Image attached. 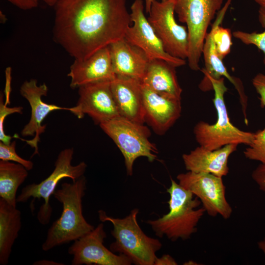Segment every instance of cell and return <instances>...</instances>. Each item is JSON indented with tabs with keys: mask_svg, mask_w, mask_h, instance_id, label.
<instances>
[{
	"mask_svg": "<svg viewBox=\"0 0 265 265\" xmlns=\"http://www.w3.org/2000/svg\"><path fill=\"white\" fill-rule=\"evenodd\" d=\"M175 260L168 254L163 255L160 258H157L154 265H177Z\"/></svg>",
	"mask_w": 265,
	"mask_h": 265,
	"instance_id": "obj_31",
	"label": "cell"
},
{
	"mask_svg": "<svg viewBox=\"0 0 265 265\" xmlns=\"http://www.w3.org/2000/svg\"><path fill=\"white\" fill-rule=\"evenodd\" d=\"M224 0H174V11L179 21L187 26L189 68L200 70L199 62L207 30L212 21L222 7Z\"/></svg>",
	"mask_w": 265,
	"mask_h": 265,
	"instance_id": "obj_6",
	"label": "cell"
},
{
	"mask_svg": "<svg viewBox=\"0 0 265 265\" xmlns=\"http://www.w3.org/2000/svg\"><path fill=\"white\" fill-rule=\"evenodd\" d=\"M22 227L21 212L0 198V264L9 262L12 248Z\"/></svg>",
	"mask_w": 265,
	"mask_h": 265,
	"instance_id": "obj_21",
	"label": "cell"
},
{
	"mask_svg": "<svg viewBox=\"0 0 265 265\" xmlns=\"http://www.w3.org/2000/svg\"><path fill=\"white\" fill-rule=\"evenodd\" d=\"M86 179L83 175L71 183H63L53 195L62 205L60 216L48 230L42 245L44 251L74 241L95 228L82 213V198L85 194Z\"/></svg>",
	"mask_w": 265,
	"mask_h": 265,
	"instance_id": "obj_2",
	"label": "cell"
},
{
	"mask_svg": "<svg viewBox=\"0 0 265 265\" xmlns=\"http://www.w3.org/2000/svg\"><path fill=\"white\" fill-rule=\"evenodd\" d=\"M111 91L120 116L144 124L141 83L134 79L116 76L111 81Z\"/></svg>",
	"mask_w": 265,
	"mask_h": 265,
	"instance_id": "obj_17",
	"label": "cell"
},
{
	"mask_svg": "<svg viewBox=\"0 0 265 265\" xmlns=\"http://www.w3.org/2000/svg\"><path fill=\"white\" fill-rule=\"evenodd\" d=\"M224 80L223 77L218 80L209 77L202 80L199 84L202 91L213 90L214 92L212 101L217 114L216 123L210 124L200 121L193 129L196 141L200 146L210 150L231 144L249 145L254 138V132L241 131L230 121L224 101V94L228 90Z\"/></svg>",
	"mask_w": 265,
	"mask_h": 265,
	"instance_id": "obj_4",
	"label": "cell"
},
{
	"mask_svg": "<svg viewBox=\"0 0 265 265\" xmlns=\"http://www.w3.org/2000/svg\"><path fill=\"white\" fill-rule=\"evenodd\" d=\"M16 142L15 140L8 144L0 141V160L13 161L23 165L28 171L31 170L33 168V163L29 160L22 158L17 154L16 151Z\"/></svg>",
	"mask_w": 265,
	"mask_h": 265,
	"instance_id": "obj_26",
	"label": "cell"
},
{
	"mask_svg": "<svg viewBox=\"0 0 265 265\" xmlns=\"http://www.w3.org/2000/svg\"><path fill=\"white\" fill-rule=\"evenodd\" d=\"M50 6H54L58 0H43Z\"/></svg>",
	"mask_w": 265,
	"mask_h": 265,
	"instance_id": "obj_36",
	"label": "cell"
},
{
	"mask_svg": "<svg viewBox=\"0 0 265 265\" xmlns=\"http://www.w3.org/2000/svg\"><path fill=\"white\" fill-rule=\"evenodd\" d=\"M144 7L142 0H135L132 4L130 15L133 24L127 29L125 39L142 50L149 60L162 59L176 68L185 65V59L173 57L165 51L160 40L144 15Z\"/></svg>",
	"mask_w": 265,
	"mask_h": 265,
	"instance_id": "obj_11",
	"label": "cell"
},
{
	"mask_svg": "<svg viewBox=\"0 0 265 265\" xmlns=\"http://www.w3.org/2000/svg\"><path fill=\"white\" fill-rule=\"evenodd\" d=\"M175 68L162 59L149 60L140 81L156 92L181 99L182 89L179 83Z\"/></svg>",
	"mask_w": 265,
	"mask_h": 265,
	"instance_id": "obj_20",
	"label": "cell"
},
{
	"mask_svg": "<svg viewBox=\"0 0 265 265\" xmlns=\"http://www.w3.org/2000/svg\"><path fill=\"white\" fill-rule=\"evenodd\" d=\"M19 8L26 10L35 8L38 5V0H7Z\"/></svg>",
	"mask_w": 265,
	"mask_h": 265,
	"instance_id": "obj_30",
	"label": "cell"
},
{
	"mask_svg": "<svg viewBox=\"0 0 265 265\" xmlns=\"http://www.w3.org/2000/svg\"><path fill=\"white\" fill-rule=\"evenodd\" d=\"M260 7L265 9V0H254Z\"/></svg>",
	"mask_w": 265,
	"mask_h": 265,
	"instance_id": "obj_37",
	"label": "cell"
},
{
	"mask_svg": "<svg viewBox=\"0 0 265 265\" xmlns=\"http://www.w3.org/2000/svg\"><path fill=\"white\" fill-rule=\"evenodd\" d=\"M106 237L103 223L81 237L69 247L68 253L73 256L72 265H130L131 261L121 254L108 250L104 242Z\"/></svg>",
	"mask_w": 265,
	"mask_h": 265,
	"instance_id": "obj_12",
	"label": "cell"
},
{
	"mask_svg": "<svg viewBox=\"0 0 265 265\" xmlns=\"http://www.w3.org/2000/svg\"><path fill=\"white\" fill-rule=\"evenodd\" d=\"M258 19L263 27L265 28L262 32H248L241 30L234 31L233 35L243 44L256 46L261 51L264 55L263 62L265 64V9L260 7L258 10Z\"/></svg>",
	"mask_w": 265,
	"mask_h": 265,
	"instance_id": "obj_24",
	"label": "cell"
},
{
	"mask_svg": "<svg viewBox=\"0 0 265 265\" xmlns=\"http://www.w3.org/2000/svg\"><path fill=\"white\" fill-rule=\"evenodd\" d=\"M238 145L231 144L219 149L210 150L200 146L182 156L187 171L210 173L222 177L229 172L230 156L236 151Z\"/></svg>",
	"mask_w": 265,
	"mask_h": 265,
	"instance_id": "obj_18",
	"label": "cell"
},
{
	"mask_svg": "<svg viewBox=\"0 0 265 265\" xmlns=\"http://www.w3.org/2000/svg\"><path fill=\"white\" fill-rule=\"evenodd\" d=\"M177 179L181 186L199 198L210 216L219 214L225 219L231 217L233 209L226 198L225 186L222 177L187 171L178 174Z\"/></svg>",
	"mask_w": 265,
	"mask_h": 265,
	"instance_id": "obj_10",
	"label": "cell"
},
{
	"mask_svg": "<svg viewBox=\"0 0 265 265\" xmlns=\"http://www.w3.org/2000/svg\"><path fill=\"white\" fill-rule=\"evenodd\" d=\"M34 265H61L63 264L57 263L53 261L42 260L38 261L33 264Z\"/></svg>",
	"mask_w": 265,
	"mask_h": 265,
	"instance_id": "obj_33",
	"label": "cell"
},
{
	"mask_svg": "<svg viewBox=\"0 0 265 265\" xmlns=\"http://www.w3.org/2000/svg\"><path fill=\"white\" fill-rule=\"evenodd\" d=\"M68 76L71 78L72 88L92 83L112 80L116 76L109 46L97 51L84 60L75 59Z\"/></svg>",
	"mask_w": 265,
	"mask_h": 265,
	"instance_id": "obj_16",
	"label": "cell"
},
{
	"mask_svg": "<svg viewBox=\"0 0 265 265\" xmlns=\"http://www.w3.org/2000/svg\"><path fill=\"white\" fill-rule=\"evenodd\" d=\"M248 146L243 152L245 158L265 164V127L254 132L252 142Z\"/></svg>",
	"mask_w": 265,
	"mask_h": 265,
	"instance_id": "obj_25",
	"label": "cell"
},
{
	"mask_svg": "<svg viewBox=\"0 0 265 265\" xmlns=\"http://www.w3.org/2000/svg\"><path fill=\"white\" fill-rule=\"evenodd\" d=\"M174 13V0H154L147 19L165 51L173 57L186 59L188 53V31L176 22Z\"/></svg>",
	"mask_w": 265,
	"mask_h": 265,
	"instance_id": "obj_9",
	"label": "cell"
},
{
	"mask_svg": "<svg viewBox=\"0 0 265 265\" xmlns=\"http://www.w3.org/2000/svg\"><path fill=\"white\" fill-rule=\"evenodd\" d=\"M48 91V88L45 83L38 85L35 79L26 80L20 87L21 95L28 101L31 107L30 119L24 126L21 133L23 136H34L31 140L24 139L34 149L31 158L39 154L38 143L40 140V134L45 132L46 128V125H43L42 122L47 116L51 112L56 110H68L74 114L76 112L75 106L61 107L43 102L42 97L47 96Z\"/></svg>",
	"mask_w": 265,
	"mask_h": 265,
	"instance_id": "obj_14",
	"label": "cell"
},
{
	"mask_svg": "<svg viewBox=\"0 0 265 265\" xmlns=\"http://www.w3.org/2000/svg\"><path fill=\"white\" fill-rule=\"evenodd\" d=\"M3 99V95L1 93L0 96V140L8 144L11 143L12 137L5 133L3 127L4 121L6 117L10 114L16 113L22 114L23 107L22 106L8 107L7 103L4 104Z\"/></svg>",
	"mask_w": 265,
	"mask_h": 265,
	"instance_id": "obj_27",
	"label": "cell"
},
{
	"mask_svg": "<svg viewBox=\"0 0 265 265\" xmlns=\"http://www.w3.org/2000/svg\"><path fill=\"white\" fill-rule=\"evenodd\" d=\"M258 248L263 252L265 256V237L258 242Z\"/></svg>",
	"mask_w": 265,
	"mask_h": 265,
	"instance_id": "obj_35",
	"label": "cell"
},
{
	"mask_svg": "<svg viewBox=\"0 0 265 265\" xmlns=\"http://www.w3.org/2000/svg\"><path fill=\"white\" fill-rule=\"evenodd\" d=\"M99 126L122 154L128 175H132L133 163L137 158L146 157L150 162L157 159L158 149L150 141L151 131L144 124L119 116Z\"/></svg>",
	"mask_w": 265,
	"mask_h": 265,
	"instance_id": "obj_7",
	"label": "cell"
},
{
	"mask_svg": "<svg viewBox=\"0 0 265 265\" xmlns=\"http://www.w3.org/2000/svg\"><path fill=\"white\" fill-rule=\"evenodd\" d=\"M74 153L73 148L62 150L57 157L54 168L51 174L39 183L25 186L17 196V203H25L30 198H33L32 204L36 199L44 200V203L40 207L37 216L42 225H47L50 222L53 212L50 199L56 190L58 183L65 178L75 181L85 173L87 165L84 161H81L76 165L72 164Z\"/></svg>",
	"mask_w": 265,
	"mask_h": 265,
	"instance_id": "obj_8",
	"label": "cell"
},
{
	"mask_svg": "<svg viewBox=\"0 0 265 265\" xmlns=\"http://www.w3.org/2000/svg\"><path fill=\"white\" fill-rule=\"evenodd\" d=\"M202 54L204 56L205 66L204 68L201 69L204 75L203 80H206L209 77L215 80H218L223 77L227 78L238 91L243 112H245L247 98L245 94L243 84L239 79L232 77L229 73L223 62V60L217 55L211 30L206 36Z\"/></svg>",
	"mask_w": 265,
	"mask_h": 265,
	"instance_id": "obj_22",
	"label": "cell"
},
{
	"mask_svg": "<svg viewBox=\"0 0 265 265\" xmlns=\"http://www.w3.org/2000/svg\"><path fill=\"white\" fill-rule=\"evenodd\" d=\"M252 84L260 95L262 106H265V71L257 74L252 79Z\"/></svg>",
	"mask_w": 265,
	"mask_h": 265,
	"instance_id": "obj_28",
	"label": "cell"
},
{
	"mask_svg": "<svg viewBox=\"0 0 265 265\" xmlns=\"http://www.w3.org/2000/svg\"><path fill=\"white\" fill-rule=\"evenodd\" d=\"M109 47L115 76L141 81L149 61L144 52L124 37L111 43Z\"/></svg>",
	"mask_w": 265,
	"mask_h": 265,
	"instance_id": "obj_19",
	"label": "cell"
},
{
	"mask_svg": "<svg viewBox=\"0 0 265 265\" xmlns=\"http://www.w3.org/2000/svg\"><path fill=\"white\" fill-rule=\"evenodd\" d=\"M167 192L170 195L169 212L147 223L160 238L166 236L173 241L187 239L196 232L198 223L206 211L203 207L198 208L201 204L198 198L172 179Z\"/></svg>",
	"mask_w": 265,
	"mask_h": 265,
	"instance_id": "obj_3",
	"label": "cell"
},
{
	"mask_svg": "<svg viewBox=\"0 0 265 265\" xmlns=\"http://www.w3.org/2000/svg\"><path fill=\"white\" fill-rule=\"evenodd\" d=\"M28 171L21 164L0 160V198L16 207L17 192L27 177Z\"/></svg>",
	"mask_w": 265,
	"mask_h": 265,
	"instance_id": "obj_23",
	"label": "cell"
},
{
	"mask_svg": "<svg viewBox=\"0 0 265 265\" xmlns=\"http://www.w3.org/2000/svg\"><path fill=\"white\" fill-rule=\"evenodd\" d=\"M110 82L101 81L79 87V98L75 106V115L81 119L87 114L97 125L120 116Z\"/></svg>",
	"mask_w": 265,
	"mask_h": 265,
	"instance_id": "obj_13",
	"label": "cell"
},
{
	"mask_svg": "<svg viewBox=\"0 0 265 265\" xmlns=\"http://www.w3.org/2000/svg\"><path fill=\"white\" fill-rule=\"evenodd\" d=\"M141 86L145 122L156 133L163 135L181 116V99L158 93L142 83Z\"/></svg>",
	"mask_w": 265,
	"mask_h": 265,
	"instance_id": "obj_15",
	"label": "cell"
},
{
	"mask_svg": "<svg viewBox=\"0 0 265 265\" xmlns=\"http://www.w3.org/2000/svg\"><path fill=\"white\" fill-rule=\"evenodd\" d=\"M11 68L9 67L5 70L6 83L5 88V93L6 95V102L9 103V96L10 93L11 87Z\"/></svg>",
	"mask_w": 265,
	"mask_h": 265,
	"instance_id": "obj_32",
	"label": "cell"
},
{
	"mask_svg": "<svg viewBox=\"0 0 265 265\" xmlns=\"http://www.w3.org/2000/svg\"><path fill=\"white\" fill-rule=\"evenodd\" d=\"M54 7L53 40L75 59L124 38L132 22L126 0H58Z\"/></svg>",
	"mask_w": 265,
	"mask_h": 265,
	"instance_id": "obj_1",
	"label": "cell"
},
{
	"mask_svg": "<svg viewBox=\"0 0 265 265\" xmlns=\"http://www.w3.org/2000/svg\"><path fill=\"white\" fill-rule=\"evenodd\" d=\"M139 209L134 208L123 218L107 215L103 210L98 211L101 222H110L113 229L111 234L115 238L109 249L113 253L124 255L136 265H154L156 253L162 246L157 238L146 235L139 226L137 217Z\"/></svg>",
	"mask_w": 265,
	"mask_h": 265,
	"instance_id": "obj_5",
	"label": "cell"
},
{
	"mask_svg": "<svg viewBox=\"0 0 265 265\" xmlns=\"http://www.w3.org/2000/svg\"><path fill=\"white\" fill-rule=\"evenodd\" d=\"M251 176L259 189L265 191V164H259L253 170Z\"/></svg>",
	"mask_w": 265,
	"mask_h": 265,
	"instance_id": "obj_29",
	"label": "cell"
},
{
	"mask_svg": "<svg viewBox=\"0 0 265 265\" xmlns=\"http://www.w3.org/2000/svg\"><path fill=\"white\" fill-rule=\"evenodd\" d=\"M153 0H145V10L146 12L148 14L149 13L150 11L151 5ZM160 0L165 1L166 0Z\"/></svg>",
	"mask_w": 265,
	"mask_h": 265,
	"instance_id": "obj_34",
	"label": "cell"
}]
</instances>
